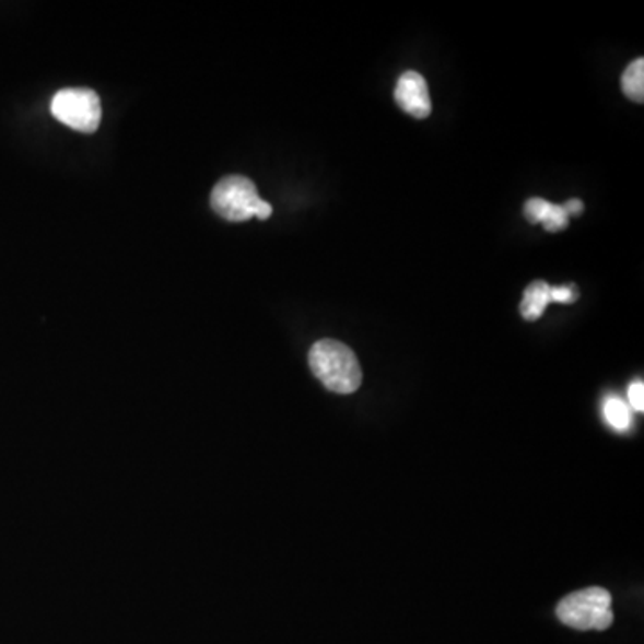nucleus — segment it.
<instances>
[{"instance_id":"obj_5","label":"nucleus","mask_w":644,"mask_h":644,"mask_svg":"<svg viewBox=\"0 0 644 644\" xmlns=\"http://www.w3.org/2000/svg\"><path fill=\"white\" fill-rule=\"evenodd\" d=\"M394 98H396L399 108L412 117L426 118L432 114L429 84H426V79L418 72H405L399 78Z\"/></svg>"},{"instance_id":"obj_12","label":"nucleus","mask_w":644,"mask_h":644,"mask_svg":"<svg viewBox=\"0 0 644 644\" xmlns=\"http://www.w3.org/2000/svg\"><path fill=\"white\" fill-rule=\"evenodd\" d=\"M564 210H566L567 215H581L584 212V202L581 199H571L564 204Z\"/></svg>"},{"instance_id":"obj_11","label":"nucleus","mask_w":644,"mask_h":644,"mask_svg":"<svg viewBox=\"0 0 644 644\" xmlns=\"http://www.w3.org/2000/svg\"><path fill=\"white\" fill-rule=\"evenodd\" d=\"M629 401H630V405H632V409L637 410V412H643V410H644V385H643V382H634V384L630 385Z\"/></svg>"},{"instance_id":"obj_6","label":"nucleus","mask_w":644,"mask_h":644,"mask_svg":"<svg viewBox=\"0 0 644 644\" xmlns=\"http://www.w3.org/2000/svg\"><path fill=\"white\" fill-rule=\"evenodd\" d=\"M525 216L530 224H542L545 230L551 233L562 232L570 224V215L564 207L551 204L539 197L528 199L525 204Z\"/></svg>"},{"instance_id":"obj_9","label":"nucleus","mask_w":644,"mask_h":644,"mask_svg":"<svg viewBox=\"0 0 644 644\" xmlns=\"http://www.w3.org/2000/svg\"><path fill=\"white\" fill-rule=\"evenodd\" d=\"M604 412H606L607 423L618 432H627L632 426V410L623 399H607Z\"/></svg>"},{"instance_id":"obj_8","label":"nucleus","mask_w":644,"mask_h":644,"mask_svg":"<svg viewBox=\"0 0 644 644\" xmlns=\"http://www.w3.org/2000/svg\"><path fill=\"white\" fill-rule=\"evenodd\" d=\"M621 89L623 94L635 101V103H643L644 101V59H635L627 67L625 72L621 75Z\"/></svg>"},{"instance_id":"obj_2","label":"nucleus","mask_w":644,"mask_h":644,"mask_svg":"<svg viewBox=\"0 0 644 644\" xmlns=\"http://www.w3.org/2000/svg\"><path fill=\"white\" fill-rule=\"evenodd\" d=\"M213 212L230 222H246L251 216L266 221L272 215V207L258 196L255 183L244 176L222 177L213 188Z\"/></svg>"},{"instance_id":"obj_10","label":"nucleus","mask_w":644,"mask_h":644,"mask_svg":"<svg viewBox=\"0 0 644 644\" xmlns=\"http://www.w3.org/2000/svg\"><path fill=\"white\" fill-rule=\"evenodd\" d=\"M578 297L575 286H550V303H575Z\"/></svg>"},{"instance_id":"obj_4","label":"nucleus","mask_w":644,"mask_h":644,"mask_svg":"<svg viewBox=\"0 0 644 644\" xmlns=\"http://www.w3.org/2000/svg\"><path fill=\"white\" fill-rule=\"evenodd\" d=\"M50 112L59 122L81 133H94L103 117L101 98L89 89L59 90L50 103Z\"/></svg>"},{"instance_id":"obj_7","label":"nucleus","mask_w":644,"mask_h":644,"mask_svg":"<svg viewBox=\"0 0 644 644\" xmlns=\"http://www.w3.org/2000/svg\"><path fill=\"white\" fill-rule=\"evenodd\" d=\"M548 305H550V285L547 281L537 280L530 283L523 294L519 312H522L523 319L534 323L545 314Z\"/></svg>"},{"instance_id":"obj_3","label":"nucleus","mask_w":644,"mask_h":644,"mask_svg":"<svg viewBox=\"0 0 644 644\" xmlns=\"http://www.w3.org/2000/svg\"><path fill=\"white\" fill-rule=\"evenodd\" d=\"M612 596L601 587L571 593L557 607V618L575 630H607L614 621Z\"/></svg>"},{"instance_id":"obj_1","label":"nucleus","mask_w":644,"mask_h":644,"mask_svg":"<svg viewBox=\"0 0 644 644\" xmlns=\"http://www.w3.org/2000/svg\"><path fill=\"white\" fill-rule=\"evenodd\" d=\"M308 364L315 378L331 393L353 394L362 385V367L356 354L337 340L315 342L308 354Z\"/></svg>"}]
</instances>
